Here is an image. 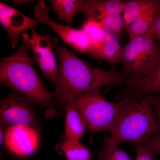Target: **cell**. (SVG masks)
<instances>
[{"mask_svg":"<svg viewBox=\"0 0 160 160\" xmlns=\"http://www.w3.org/2000/svg\"><path fill=\"white\" fill-rule=\"evenodd\" d=\"M119 39L116 34L105 30L99 42L92 48L89 56L113 65L122 63L124 48L120 45Z\"/></svg>","mask_w":160,"mask_h":160,"instance_id":"13","label":"cell"},{"mask_svg":"<svg viewBox=\"0 0 160 160\" xmlns=\"http://www.w3.org/2000/svg\"><path fill=\"white\" fill-rule=\"evenodd\" d=\"M65 139L80 140L86 132V123L74 100L66 104Z\"/></svg>","mask_w":160,"mask_h":160,"instance_id":"14","label":"cell"},{"mask_svg":"<svg viewBox=\"0 0 160 160\" xmlns=\"http://www.w3.org/2000/svg\"><path fill=\"white\" fill-rule=\"evenodd\" d=\"M160 133L152 95H134L123 104L110 136L106 138L118 146L125 142L142 145Z\"/></svg>","mask_w":160,"mask_h":160,"instance_id":"2","label":"cell"},{"mask_svg":"<svg viewBox=\"0 0 160 160\" xmlns=\"http://www.w3.org/2000/svg\"><path fill=\"white\" fill-rule=\"evenodd\" d=\"M160 11V1L157 5L133 22L126 30L129 33V40L147 33L153 26Z\"/></svg>","mask_w":160,"mask_h":160,"instance_id":"16","label":"cell"},{"mask_svg":"<svg viewBox=\"0 0 160 160\" xmlns=\"http://www.w3.org/2000/svg\"><path fill=\"white\" fill-rule=\"evenodd\" d=\"M3 128L1 126V132H0V142H1V144H2V142L3 138H4V134L3 133Z\"/></svg>","mask_w":160,"mask_h":160,"instance_id":"26","label":"cell"},{"mask_svg":"<svg viewBox=\"0 0 160 160\" xmlns=\"http://www.w3.org/2000/svg\"><path fill=\"white\" fill-rule=\"evenodd\" d=\"M81 29L89 39L92 49L99 42L105 31L99 23L92 19H86Z\"/></svg>","mask_w":160,"mask_h":160,"instance_id":"20","label":"cell"},{"mask_svg":"<svg viewBox=\"0 0 160 160\" xmlns=\"http://www.w3.org/2000/svg\"><path fill=\"white\" fill-rule=\"evenodd\" d=\"M124 48L120 74L126 81L149 72L160 58V44L149 32L129 40Z\"/></svg>","mask_w":160,"mask_h":160,"instance_id":"5","label":"cell"},{"mask_svg":"<svg viewBox=\"0 0 160 160\" xmlns=\"http://www.w3.org/2000/svg\"><path fill=\"white\" fill-rule=\"evenodd\" d=\"M62 149L66 160H90L93 156L91 149L81 143L80 140L65 138Z\"/></svg>","mask_w":160,"mask_h":160,"instance_id":"18","label":"cell"},{"mask_svg":"<svg viewBox=\"0 0 160 160\" xmlns=\"http://www.w3.org/2000/svg\"><path fill=\"white\" fill-rule=\"evenodd\" d=\"M59 58V69L55 90L52 93L60 102L66 105L80 95L105 86L126 82L114 68L99 69L89 62L77 57L65 46L58 45V40L50 38Z\"/></svg>","mask_w":160,"mask_h":160,"instance_id":"1","label":"cell"},{"mask_svg":"<svg viewBox=\"0 0 160 160\" xmlns=\"http://www.w3.org/2000/svg\"><path fill=\"white\" fill-rule=\"evenodd\" d=\"M31 30L29 34L23 33L22 35V40L28 42L29 49L34 55L35 62L45 77L56 85L59 69L50 38L45 35L38 34L33 28Z\"/></svg>","mask_w":160,"mask_h":160,"instance_id":"7","label":"cell"},{"mask_svg":"<svg viewBox=\"0 0 160 160\" xmlns=\"http://www.w3.org/2000/svg\"><path fill=\"white\" fill-rule=\"evenodd\" d=\"M152 104L157 118L160 125V96L152 95Z\"/></svg>","mask_w":160,"mask_h":160,"instance_id":"24","label":"cell"},{"mask_svg":"<svg viewBox=\"0 0 160 160\" xmlns=\"http://www.w3.org/2000/svg\"><path fill=\"white\" fill-rule=\"evenodd\" d=\"M125 2L121 0L83 1L82 12L86 18L95 20L106 31L120 38L124 29L122 13Z\"/></svg>","mask_w":160,"mask_h":160,"instance_id":"6","label":"cell"},{"mask_svg":"<svg viewBox=\"0 0 160 160\" xmlns=\"http://www.w3.org/2000/svg\"><path fill=\"white\" fill-rule=\"evenodd\" d=\"M82 0H52L50 2L60 19L71 23L78 12H82Z\"/></svg>","mask_w":160,"mask_h":160,"instance_id":"17","label":"cell"},{"mask_svg":"<svg viewBox=\"0 0 160 160\" xmlns=\"http://www.w3.org/2000/svg\"><path fill=\"white\" fill-rule=\"evenodd\" d=\"M4 139L12 152L19 156H28L37 149L38 133V130L29 126H12L6 130Z\"/></svg>","mask_w":160,"mask_h":160,"instance_id":"11","label":"cell"},{"mask_svg":"<svg viewBox=\"0 0 160 160\" xmlns=\"http://www.w3.org/2000/svg\"><path fill=\"white\" fill-rule=\"evenodd\" d=\"M148 32H150L154 39L158 41L160 44V11L158 13L153 26Z\"/></svg>","mask_w":160,"mask_h":160,"instance_id":"23","label":"cell"},{"mask_svg":"<svg viewBox=\"0 0 160 160\" xmlns=\"http://www.w3.org/2000/svg\"><path fill=\"white\" fill-rule=\"evenodd\" d=\"M12 3H14L15 5L20 6L23 5L25 3L29 2H32V1H27V0H15V1H12Z\"/></svg>","mask_w":160,"mask_h":160,"instance_id":"25","label":"cell"},{"mask_svg":"<svg viewBox=\"0 0 160 160\" xmlns=\"http://www.w3.org/2000/svg\"><path fill=\"white\" fill-rule=\"evenodd\" d=\"M142 145L155 156L160 155V133Z\"/></svg>","mask_w":160,"mask_h":160,"instance_id":"21","label":"cell"},{"mask_svg":"<svg viewBox=\"0 0 160 160\" xmlns=\"http://www.w3.org/2000/svg\"><path fill=\"white\" fill-rule=\"evenodd\" d=\"M23 41L12 54L1 58V82L41 106L54 107L53 95L46 89L35 70L34 58L29 56L27 42Z\"/></svg>","mask_w":160,"mask_h":160,"instance_id":"3","label":"cell"},{"mask_svg":"<svg viewBox=\"0 0 160 160\" xmlns=\"http://www.w3.org/2000/svg\"><path fill=\"white\" fill-rule=\"evenodd\" d=\"M122 92L123 98L134 95L160 96V58L153 68L146 74L126 80Z\"/></svg>","mask_w":160,"mask_h":160,"instance_id":"12","label":"cell"},{"mask_svg":"<svg viewBox=\"0 0 160 160\" xmlns=\"http://www.w3.org/2000/svg\"><path fill=\"white\" fill-rule=\"evenodd\" d=\"M29 99L12 94L1 101L0 115L2 128L6 130L12 126H28L38 130L37 122Z\"/></svg>","mask_w":160,"mask_h":160,"instance_id":"8","label":"cell"},{"mask_svg":"<svg viewBox=\"0 0 160 160\" xmlns=\"http://www.w3.org/2000/svg\"><path fill=\"white\" fill-rule=\"evenodd\" d=\"M99 160H132L128 154L118 145L105 138V144L100 152Z\"/></svg>","mask_w":160,"mask_h":160,"instance_id":"19","label":"cell"},{"mask_svg":"<svg viewBox=\"0 0 160 160\" xmlns=\"http://www.w3.org/2000/svg\"><path fill=\"white\" fill-rule=\"evenodd\" d=\"M160 0H134L125 2L123 10L124 29L126 30L136 20L157 5Z\"/></svg>","mask_w":160,"mask_h":160,"instance_id":"15","label":"cell"},{"mask_svg":"<svg viewBox=\"0 0 160 160\" xmlns=\"http://www.w3.org/2000/svg\"><path fill=\"white\" fill-rule=\"evenodd\" d=\"M136 149L135 160H156L155 156L142 145H137Z\"/></svg>","mask_w":160,"mask_h":160,"instance_id":"22","label":"cell"},{"mask_svg":"<svg viewBox=\"0 0 160 160\" xmlns=\"http://www.w3.org/2000/svg\"><path fill=\"white\" fill-rule=\"evenodd\" d=\"M0 23L7 32L10 46L15 48L19 41L21 34L26 30L34 28L40 22L1 2Z\"/></svg>","mask_w":160,"mask_h":160,"instance_id":"10","label":"cell"},{"mask_svg":"<svg viewBox=\"0 0 160 160\" xmlns=\"http://www.w3.org/2000/svg\"><path fill=\"white\" fill-rule=\"evenodd\" d=\"M49 8L44 2H39L34 8V17L40 23H44L52 28L67 45L80 53L89 56L92 50L91 43L82 30L54 22L49 18Z\"/></svg>","mask_w":160,"mask_h":160,"instance_id":"9","label":"cell"},{"mask_svg":"<svg viewBox=\"0 0 160 160\" xmlns=\"http://www.w3.org/2000/svg\"><path fill=\"white\" fill-rule=\"evenodd\" d=\"M129 97L111 102L103 97L99 89H93L75 98L74 101L92 133L108 132L111 133L122 106Z\"/></svg>","mask_w":160,"mask_h":160,"instance_id":"4","label":"cell"}]
</instances>
